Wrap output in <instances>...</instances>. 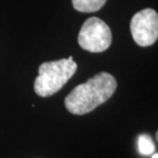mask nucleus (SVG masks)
<instances>
[{"label": "nucleus", "instance_id": "obj_2", "mask_svg": "<svg viewBox=\"0 0 158 158\" xmlns=\"http://www.w3.org/2000/svg\"><path fill=\"white\" fill-rule=\"evenodd\" d=\"M76 70L77 64L72 56L43 63L39 66L38 76L34 82L35 93L42 98L52 96L67 83Z\"/></svg>", "mask_w": 158, "mask_h": 158}, {"label": "nucleus", "instance_id": "obj_1", "mask_svg": "<svg viewBox=\"0 0 158 158\" xmlns=\"http://www.w3.org/2000/svg\"><path fill=\"white\" fill-rule=\"evenodd\" d=\"M117 87L116 79L107 72H101L77 85L65 99V106L74 115H84L107 102Z\"/></svg>", "mask_w": 158, "mask_h": 158}, {"label": "nucleus", "instance_id": "obj_5", "mask_svg": "<svg viewBox=\"0 0 158 158\" xmlns=\"http://www.w3.org/2000/svg\"><path fill=\"white\" fill-rule=\"evenodd\" d=\"M107 0H72L74 8L80 12H94L100 10Z\"/></svg>", "mask_w": 158, "mask_h": 158}, {"label": "nucleus", "instance_id": "obj_7", "mask_svg": "<svg viewBox=\"0 0 158 158\" xmlns=\"http://www.w3.org/2000/svg\"><path fill=\"white\" fill-rule=\"evenodd\" d=\"M152 158H158V154L157 153H154V155L152 156Z\"/></svg>", "mask_w": 158, "mask_h": 158}, {"label": "nucleus", "instance_id": "obj_3", "mask_svg": "<svg viewBox=\"0 0 158 158\" xmlns=\"http://www.w3.org/2000/svg\"><path fill=\"white\" fill-rule=\"evenodd\" d=\"M112 32L109 26L99 18L87 19L78 34V44L90 52H102L109 48Z\"/></svg>", "mask_w": 158, "mask_h": 158}, {"label": "nucleus", "instance_id": "obj_6", "mask_svg": "<svg viewBox=\"0 0 158 158\" xmlns=\"http://www.w3.org/2000/svg\"><path fill=\"white\" fill-rule=\"evenodd\" d=\"M139 151L143 155H149L154 152L155 145H154L152 139L147 135H141L138 139Z\"/></svg>", "mask_w": 158, "mask_h": 158}, {"label": "nucleus", "instance_id": "obj_4", "mask_svg": "<svg viewBox=\"0 0 158 158\" xmlns=\"http://www.w3.org/2000/svg\"><path fill=\"white\" fill-rule=\"evenodd\" d=\"M131 32L138 45H152L158 38L157 12L152 8H144L137 12L131 21Z\"/></svg>", "mask_w": 158, "mask_h": 158}]
</instances>
